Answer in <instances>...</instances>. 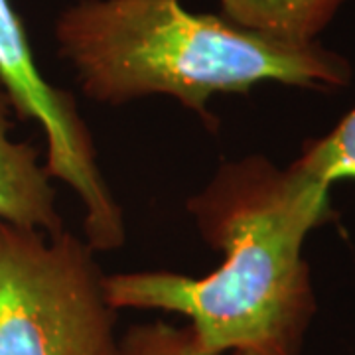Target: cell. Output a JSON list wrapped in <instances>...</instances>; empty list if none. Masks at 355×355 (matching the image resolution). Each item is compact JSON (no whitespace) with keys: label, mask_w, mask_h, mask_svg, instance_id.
Segmentation results:
<instances>
[{"label":"cell","mask_w":355,"mask_h":355,"mask_svg":"<svg viewBox=\"0 0 355 355\" xmlns=\"http://www.w3.org/2000/svg\"><path fill=\"white\" fill-rule=\"evenodd\" d=\"M330 186L261 154L223 162L186 202L203 241L225 254L207 277L137 270L105 277L114 310H162L190 320L203 354L302 355L316 314L306 237L331 217Z\"/></svg>","instance_id":"obj_1"},{"label":"cell","mask_w":355,"mask_h":355,"mask_svg":"<svg viewBox=\"0 0 355 355\" xmlns=\"http://www.w3.org/2000/svg\"><path fill=\"white\" fill-rule=\"evenodd\" d=\"M12 107L0 87V219L58 235L65 229L58 196L34 144L10 137Z\"/></svg>","instance_id":"obj_5"},{"label":"cell","mask_w":355,"mask_h":355,"mask_svg":"<svg viewBox=\"0 0 355 355\" xmlns=\"http://www.w3.org/2000/svg\"><path fill=\"white\" fill-rule=\"evenodd\" d=\"M296 164L331 186L336 180H355V109L322 139L306 142Z\"/></svg>","instance_id":"obj_7"},{"label":"cell","mask_w":355,"mask_h":355,"mask_svg":"<svg viewBox=\"0 0 355 355\" xmlns=\"http://www.w3.org/2000/svg\"><path fill=\"white\" fill-rule=\"evenodd\" d=\"M221 16L247 30L308 44L330 24L343 0H217Z\"/></svg>","instance_id":"obj_6"},{"label":"cell","mask_w":355,"mask_h":355,"mask_svg":"<svg viewBox=\"0 0 355 355\" xmlns=\"http://www.w3.org/2000/svg\"><path fill=\"white\" fill-rule=\"evenodd\" d=\"M89 243L0 219V355H121Z\"/></svg>","instance_id":"obj_3"},{"label":"cell","mask_w":355,"mask_h":355,"mask_svg":"<svg viewBox=\"0 0 355 355\" xmlns=\"http://www.w3.org/2000/svg\"><path fill=\"white\" fill-rule=\"evenodd\" d=\"M119 343L121 355H251L243 352L203 354L190 326H174L162 320L130 326Z\"/></svg>","instance_id":"obj_8"},{"label":"cell","mask_w":355,"mask_h":355,"mask_svg":"<svg viewBox=\"0 0 355 355\" xmlns=\"http://www.w3.org/2000/svg\"><path fill=\"white\" fill-rule=\"evenodd\" d=\"M60 55L85 97L105 105L166 95L214 123L216 95L249 93L275 81L343 87L349 62L316 42L298 44L196 14L180 0H79L55 22Z\"/></svg>","instance_id":"obj_2"},{"label":"cell","mask_w":355,"mask_h":355,"mask_svg":"<svg viewBox=\"0 0 355 355\" xmlns=\"http://www.w3.org/2000/svg\"><path fill=\"white\" fill-rule=\"evenodd\" d=\"M0 87L22 121H36L46 137L44 170L71 188L83 205V239L95 253L125 245L123 209L103 176L99 156L76 97L40 73L24 24L10 0H0Z\"/></svg>","instance_id":"obj_4"}]
</instances>
